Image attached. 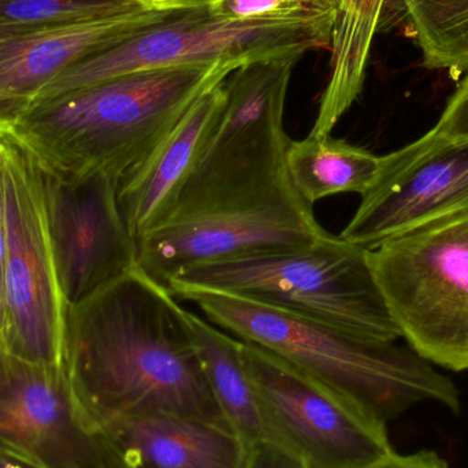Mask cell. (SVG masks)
<instances>
[{"instance_id": "7402d4cb", "label": "cell", "mask_w": 468, "mask_h": 468, "mask_svg": "<svg viewBox=\"0 0 468 468\" xmlns=\"http://www.w3.org/2000/svg\"><path fill=\"white\" fill-rule=\"evenodd\" d=\"M207 8L213 16L230 21L269 19L335 27L337 0H217Z\"/></svg>"}, {"instance_id": "ba28073f", "label": "cell", "mask_w": 468, "mask_h": 468, "mask_svg": "<svg viewBox=\"0 0 468 468\" xmlns=\"http://www.w3.org/2000/svg\"><path fill=\"white\" fill-rule=\"evenodd\" d=\"M0 200L5 233V348L27 362L62 366L66 305L47 233L37 164L0 132Z\"/></svg>"}, {"instance_id": "83f0119b", "label": "cell", "mask_w": 468, "mask_h": 468, "mask_svg": "<svg viewBox=\"0 0 468 468\" xmlns=\"http://www.w3.org/2000/svg\"><path fill=\"white\" fill-rule=\"evenodd\" d=\"M0 468H41L0 445Z\"/></svg>"}, {"instance_id": "d4e9b609", "label": "cell", "mask_w": 468, "mask_h": 468, "mask_svg": "<svg viewBox=\"0 0 468 468\" xmlns=\"http://www.w3.org/2000/svg\"><path fill=\"white\" fill-rule=\"evenodd\" d=\"M370 468H450L447 462L433 451H420L411 455L390 456L387 461Z\"/></svg>"}, {"instance_id": "9c48e42d", "label": "cell", "mask_w": 468, "mask_h": 468, "mask_svg": "<svg viewBox=\"0 0 468 468\" xmlns=\"http://www.w3.org/2000/svg\"><path fill=\"white\" fill-rule=\"evenodd\" d=\"M300 58L256 60L225 80L224 112L169 218L288 177L283 112Z\"/></svg>"}, {"instance_id": "8fae6325", "label": "cell", "mask_w": 468, "mask_h": 468, "mask_svg": "<svg viewBox=\"0 0 468 468\" xmlns=\"http://www.w3.org/2000/svg\"><path fill=\"white\" fill-rule=\"evenodd\" d=\"M36 164L58 285L69 307L137 267V245L118 205L121 178Z\"/></svg>"}, {"instance_id": "484cf974", "label": "cell", "mask_w": 468, "mask_h": 468, "mask_svg": "<svg viewBox=\"0 0 468 468\" xmlns=\"http://www.w3.org/2000/svg\"><path fill=\"white\" fill-rule=\"evenodd\" d=\"M136 2L151 10H188V8L205 7L217 0H136Z\"/></svg>"}, {"instance_id": "2e32d148", "label": "cell", "mask_w": 468, "mask_h": 468, "mask_svg": "<svg viewBox=\"0 0 468 468\" xmlns=\"http://www.w3.org/2000/svg\"><path fill=\"white\" fill-rule=\"evenodd\" d=\"M99 429L121 468H245L250 453L228 426L167 412L126 415Z\"/></svg>"}, {"instance_id": "4316f807", "label": "cell", "mask_w": 468, "mask_h": 468, "mask_svg": "<svg viewBox=\"0 0 468 468\" xmlns=\"http://www.w3.org/2000/svg\"><path fill=\"white\" fill-rule=\"evenodd\" d=\"M5 233L3 222L2 200H0V335L5 329Z\"/></svg>"}, {"instance_id": "d6986e66", "label": "cell", "mask_w": 468, "mask_h": 468, "mask_svg": "<svg viewBox=\"0 0 468 468\" xmlns=\"http://www.w3.org/2000/svg\"><path fill=\"white\" fill-rule=\"evenodd\" d=\"M206 379L225 422L248 445L264 440L252 387L242 360V341L188 311Z\"/></svg>"}, {"instance_id": "52a82bcc", "label": "cell", "mask_w": 468, "mask_h": 468, "mask_svg": "<svg viewBox=\"0 0 468 468\" xmlns=\"http://www.w3.org/2000/svg\"><path fill=\"white\" fill-rule=\"evenodd\" d=\"M324 234L288 176L170 217L137 239V266L167 285L186 270L300 250Z\"/></svg>"}, {"instance_id": "603a6c76", "label": "cell", "mask_w": 468, "mask_h": 468, "mask_svg": "<svg viewBox=\"0 0 468 468\" xmlns=\"http://www.w3.org/2000/svg\"><path fill=\"white\" fill-rule=\"evenodd\" d=\"M434 131L450 137H468V74L459 82Z\"/></svg>"}, {"instance_id": "e0dca14e", "label": "cell", "mask_w": 468, "mask_h": 468, "mask_svg": "<svg viewBox=\"0 0 468 468\" xmlns=\"http://www.w3.org/2000/svg\"><path fill=\"white\" fill-rule=\"evenodd\" d=\"M389 0H337L333 27L330 77L310 134H332L363 90L371 44Z\"/></svg>"}, {"instance_id": "7a4b0ae2", "label": "cell", "mask_w": 468, "mask_h": 468, "mask_svg": "<svg viewBox=\"0 0 468 468\" xmlns=\"http://www.w3.org/2000/svg\"><path fill=\"white\" fill-rule=\"evenodd\" d=\"M236 63L137 71L38 101L8 131L38 164L122 178Z\"/></svg>"}, {"instance_id": "3957f363", "label": "cell", "mask_w": 468, "mask_h": 468, "mask_svg": "<svg viewBox=\"0 0 468 468\" xmlns=\"http://www.w3.org/2000/svg\"><path fill=\"white\" fill-rule=\"evenodd\" d=\"M207 321L242 343L261 346L388 425L420 403L461 412L452 379L409 346L344 332L285 311L211 291H186Z\"/></svg>"}, {"instance_id": "cb8c5ba5", "label": "cell", "mask_w": 468, "mask_h": 468, "mask_svg": "<svg viewBox=\"0 0 468 468\" xmlns=\"http://www.w3.org/2000/svg\"><path fill=\"white\" fill-rule=\"evenodd\" d=\"M245 468H307L296 456L281 448L280 445L261 440L250 445Z\"/></svg>"}, {"instance_id": "ac0fdd59", "label": "cell", "mask_w": 468, "mask_h": 468, "mask_svg": "<svg viewBox=\"0 0 468 468\" xmlns=\"http://www.w3.org/2000/svg\"><path fill=\"white\" fill-rule=\"evenodd\" d=\"M285 162L292 184L311 206L335 195L362 197L381 167V156L330 134L291 140Z\"/></svg>"}, {"instance_id": "4fadbf2b", "label": "cell", "mask_w": 468, "mask_h": 468, "mask_svg": "<svg viewBox=\"0 0 468 468\" xmlns=\"http://www.w3.org/2000/svg\"><path fill=\"white\" fill-rule=\"evenodd\" d=\"M0 445L41 468H121L65 365L27 362L0 337Z\"/></svg>"}, {"instance_id": "7c38bea8", "label": "cell", "mask_w": 468, "mask_h": 468, "mask_svg": "<svg viewBox=\"0 0 468 468\" xmlns=\"http://www.w3.org/2000/svg\"><path fill=\"white\" fill-rule=\"evenodd\" d=\"M468 211V137L428 133L381 156L373 186L340 237L371 250L381 242Z\"/></svg>"}, {"instance_id": "6da1fadb", "label": "cell", "mask_w": 468, "mask_h": 468, "mask_svg": "<svg viewBox=\"0 0 468 468\" xmlns=\"http://www.w3.org/2000/svg\"><path fill=\"white\" fill-rule=\"evenodd\" d=\"M63 365L98 429L147 412L228 426L206 379L188 311L139 266L66 307Z\"/></svg>"}, {"instance_id": "9a60e30c", "label": "cell", "mask_w": 468, "mask_h": 468, "mask_svg": "<svg viewBox=\"0 0 468 468\" xmlns=\"http://www.w3.org/2000/svg\"><path fill=\"white\" fill-rule=\"evenodd\" d=\"M227 103L225 81L203 93L120 180L118 205L134 241L161 227L199 164Z\"/></svg>"}, {"instance_id": "8992f818", "label": "cell", "mask_w": 468, "mask_h": 468, "mask_svg": "<svg viewBox=\"0 0 468 468\" xmlns=\"http://www.w3.org/2000/svg\"><path fill=\"white\" fill-rule=\"evenodd\" d=\"M332 24L219 18L205 7L177 10L133 37L80 60L49 82L36 103L104 80L186 65L236 63L326 48ZM35 103V104H36Z\"/></svg>"}, {"instance_id": "30bf717a", "label": "cell", "mask_w": 468, "mask_h": 468, "mask_svg": "<svg viewBox=\"0 0 468 468\" xmlns=\"http://www.w3.org/2000/svg\"><path fill=\"white\" fill-rule=\"evenodd\" d=\"M264 440L307 468H370L395 455L387 425L277 355L242 343Z\"/></svg>"}, {"instance_id": "277c9868", "label": "cell", "mask_w": 468, "mask_h": 468, "mask_svg": "<svg viewBox=\"0 0 468 468\" xmlns=\"http://www.w3.org/2000/svg\"><path fill=\"white\" fill-rule=\"evenodd\" d=\"M166 286L176 297L186 291L219 292L360 337L401 338L367 250L330 233L300 250L186 270Z\"/></svg>"}, {"instance_id": "ffe728a7", "label": "cell", "mask_w": 468, "mask_h": 468, "mask_svg": "<svg viewBox=\"0 0 468 468\" xmlns=\"http://www.w3.org/2000/svg\"><path fill=\"white\" fill-rule=\"evenodd\" d=\"M429 69L468 74V0H400Z\"/></svg>"}, {"instance_id": "5bb4252c", "label": "cell", "mask_w": 468, "mask_h": 468, "mask_svg": "<svg viewBox=\"0 0 468 468\" xmlns=\"http://www.w3.org/2000/svg\"><path fill=\"white\" fill-rule=\"evenodd\" d=\"M177 10L142 8L106 21L0 40V132H8L44 88L80 60L112 48Z\"/></svg>"}, {"instance_id": "5b68a950", "label": "cell", "mask_w": 468, "mask_h": 468, "mask_svg": "<svg viewBox=\"0 0 468 468\" xmlns=\"http://www.w3.org/2000/svg\"><path fill=\"white\" fill-rule=\"evenodd\" d=\"M401 338L447 370L468 371V211L367 250Z\"/></svg>"}, {"instance_id": "44dd1931", "label": "cell", "mask_w": 468, "mask_h": 468, "mask_svg": "<svg viewBox=\"0 0 468 468\" xmlns=\"http://www.w3.org/2000/svg\"><path fill=\"white\" fill-rule=\"evenodd\" d=\"M142 8L136 0H0V40L106 21Z\"/></svg>"}]
</instances>
